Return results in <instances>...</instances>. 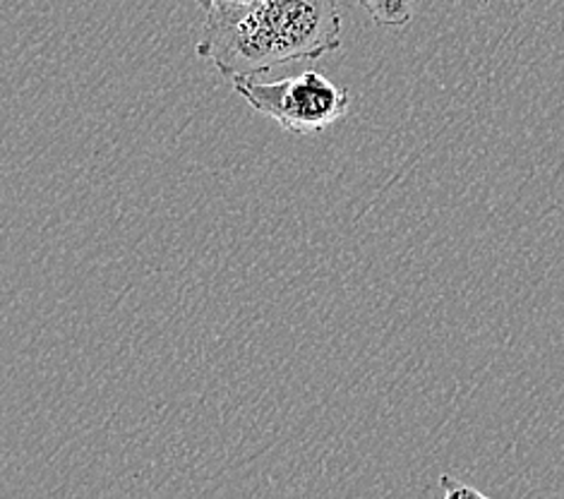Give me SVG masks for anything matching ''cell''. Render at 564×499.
Listing matches in <instances>:
<instances>
[{
  "label": "cell",
  "mask_w": 564,
  "mask_h": 499,
  "mask_svg": "<svg viewBox=\"0 0 564 499\" xmlns=\"http://www.w3.org/2000/svg\"><path fill=\"white\" fill-rule=\"evenodd\" d=\"M442 485H445V495L449 499L454 497H482V492H478L476 488H471V485H459L454 478H442Z\"/></svg>",
  "instance_id": "cell-4"
},
{
  "label": "cell",
  "mask_w": 564,
  "mask_h": 499,
  "mask_svg": "<svg viewBox=\"0 0 564 499\" xmlns=\"http://www.w3.org/2000/svg\"><path fill=\"white\" fill-rule=\"evenodd\" d=\"M368 15L382 26H404L413 18L415 0H358Z\"/></svg>",
  "instance_id": "cell-3"
},
{
  "label": "cell",
  "mask_w": 564,
  "mask_h": 499,
  "mask_svg": "<svg viewBox=\"0 0 564 499\" xmlns=\"http://www.w3.org/2000/svg\"><path fill=\"white\" fill-rule=\"evenodd\" d=\"M205 12L195 51L231 83L341 48L337 0H260Z\"/></svg>",
  "instance_id": "cell-1"
},
{
  "label": "cell",
  "mask_w": 564,
  "mask_h": 499,
  "mask_svg": "<svg viewBox=\"0 0 564 499\" xmlns=\"http://www.w3.org/2000/svg\"><path fill=\"white\" fill-rule=\"evenodd\" d=\"M238 97L264 118H272L284 130L295 134H315L341 120L348 111V91L334 85L322 73L307 70L299 77L279 83L236 79Z\"/></svg>",
  "instance_id": "cell-2"
},
{
  "label": "cell",
  "mask_w": 564,
  "mask_h": 499,
  "mask_svg": "<svg viewBox=\"0 0 564 499\" xmlns=\"http://www.w3.org/2000/svg\"><path fill=\"white\" fill-rule=\"evenodd\" d=\"M199 8L209 10V8H217V6H246V3H260V0H197Z\"/></svg>",
  "instance_id": "cell-5"
}]
</instances>
